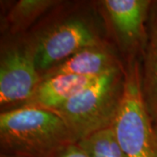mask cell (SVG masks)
<instances>
[{"label":"cell","mask_w":157,"mask_h":157,"mask_svg":"<svg viewBox=\"0 0 157 157\" xmlns=\"http://www.w3.org/2000/svg\"><path fill=\"white\" fill-rule=\"evenodd\" d=\"M75 144L67 127L55 113L19 107L0 114L2 154L19 157H55Z\"/></svg>","instance_id":"1"},{"label":"cell","mask_w":157,"mask_h":157,"mask_svg":"<svg viewBox=\"0 0 157 157\" xmlns=\"http://www.w3.org/2000/svg\"><path fill=\"white\" fill-rule=\"evenodd\" d=\"M124 84L125 68L102 76L52 112L64 121L77 143L112 126L123 95Z\"/></svg>","instance_id":"2"},{"label":"cell","mask_w":157,"mask_h":157,"mask_svg":"<svg viewBox=\"0 0 157 157\" xmlns=\"http://www.w3.org/2000/svg\"><path fill=\"white\" fill-rule=\"evenodd\" d=\"M112 126L127 156L157 157L155 125L143 98L137 57L128 59L125 67L123 95Z\"/></svg>","instance_id":"3"},{"label":"cell","mask_w":157,"mask_h":157,"mask_svg":"<svg viewBox=\"0 0 157 157\" xmlns=\"http://www.w3.org/2000/svg\"><path fill=\"white\" fill-rule=\"evenodd\" d=\"M11 36L1 46L0 105L4 111L22 106L41 81L31 37Z\"/></svg>","instance_id":"4"},{"label":"cell","mask_w":157,"mask_h":157,"mask_svg":"<svg viewBox=\"0 0 157 157\" xmlns=\"http://www.w3.org/2000/svg\"><path fill=\"white\" fill-rule=\"evenodd\" d=\"M31 39L40 76L80 51L105 44L95 27L79 17L54 24Z\"/></svg>","instance_id":"5"},{"label":"cell","mask_w":157,"mask_h":157,"mask_svg":"<svg viewBox=\"0 0 157 157\" xmlns=\"http://www.w3.org/2000/svg\"><path fill=\"white\" fill-rule=\"evenodd\" d=\"M101 4L119 46L128 59L142 53L151 0H105Z\"/></svg>","instance_id":"6"},{"label":"cell","mask_w":157,"mask_h":157,"mask_svg":"<svg viewBox=\"0 0 157 157\" xmlns=\"http://www.w3.org/2000/svg\"><path fill=\"white\" fill-rule=\"evenodd\" d=\"M101 77L59 74L41 79L33 94L21 107L54 110L77 95Z\"/></svg>","instance_id":"7"},{"label":"cell","mask_w":157,"mask_h":157,"mask_svg":"<svg viewBox=\"0 0 157 157\" xmlns=\"http://www.w3.org/2000/svg\"><path fill=\"white\" fill-rule=\"evenodd\" d=\"M123 68L117 57L105 43L80 51L44 73L41 79L59 74L102 77Z\"/></svg>","instance_id":"8"},{"label":"cell","mask_w":157,"mask_h":157,"mask_svg":"<svg viewBox=\"0 0 157 157\" xmlns=\"http://www.w3.org/2000/svg\"><path fill=\"white\" fill-rule=\"evenodd\" d=\"M141 89L147 112L157 124V1H152L147 22L146 44L142 52Z\"/></svg>","instance_id":"9"},{"label":"cell","mask_w":157,"mask_h":157,"mask_svg":"<svg viewBox=\"0 0 157 157\" xmlns=\"http://www.w3.org/2000/svg\"><path fill=\"white\" fill-rule=\"evenodd\" d=\"M60 2L55 0H19L10 9L6 24L11 36L22 35L26 29L46 11Z\"/></svg>","instance_id":"10"},{"label":"cell","mask_w":157,"mask_h":157,"mask_svg":"<svg viewBox=\"0 0 157 157\" xmlns=\"http://www.w3.org/2000/svg\"><path fill=\"white\" fill-rule=\"evenodd\" d=\"M76 144L87 157H128L118 141L113 126L92 134Z\"/></svg>","instance_id":"11"},{"label":"cell","mask_w":157,"mask_h":157,"mask_svg":"<svg viewBox=\"0 0 157 157\" xmlns=\"http://www.w3.org/2000/svg\"><path fill=\"white\" fill-rule=\"evenodd\" d=\"M55 157H87V155L75 143L65 148Z\"/></svg>","instance_id":"12"},{"label":"cell","mask_w":157,"mask_h":157,"mask_svg":"<svg viewBox=\"0 0 157 157\" xmlns=\"http://www.w3.org/2000/svg\"><path fill=\"white\" fill-rule=\"evenodd\" d=\"M0 157H19L16 155H6V154H0Z\"/></svg>","instance_id":"13"},{"label":"cell","mask_w":157,"mask_h":157,"mask_svg":"<svg viewBox=\"0 0 157 157\" xmlns=\"http://www.w3.org/2000/svg\"><path fill=\"white\" fill-rule=\"evenodd\" d=\"M154 129H155V140H156V145H157V124H155L154 126Z\"/></svg>","instance_id":"14"}]
</instances>
